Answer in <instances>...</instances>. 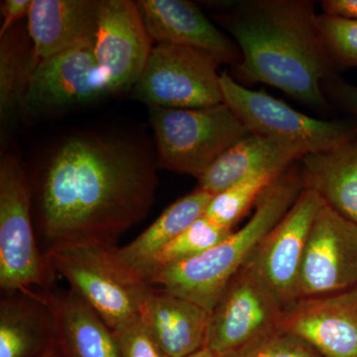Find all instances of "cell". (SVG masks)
I'll return each instance as SVG.
<instances>
[{
  "instance_id": "cell-1",
  "label": "cell",
  "mask_w": 357,
  "mask_h": 357,
  "mask_svg": "<svg viewBox=\"0 0 357 357\" xmlns=\"http://www.w3.org/2000/svg\"><path fill=\"white\" fill-rule=\"evenodd\" d=\"M156 166L130 141L96 135L66 139L32 190L35 229L45 255L114 248L153 206Z\"/></svg>"
},
{
  "instance_id": "cell-2",
  "label": "cell",
  "mask_w": 357,
  "mask_h": 357,
  "mask_svg": "<svg viewBox=\"0 0 357 357\" xmlns=\"http://www.w3.org/2000/svg\"><path fill=\"white\" fill-rule=\"evenodd\" d=\"M310 0H241L227 2L217 20L236 40L241 60L234 75L241 82L280 89L314 109L330 102L326 79L337 76Z\"/></svg>"
},
{
  "instance_id": "cell-3",
  "label": "cell",
  "mask_w": 357,
  "mask_h": 357,
  "mask_svg": "<svg viewBox=\"0 0 357 357\" xmlns=\"http://www.w3.org/2000/svg\"><path fill=\"white\" fill-rule=\"evenodd\" d=\"M299 163L268 185L243 227L198 257L162 268L148 285L196 303L211 314L229 281L299 198L304 189Z\"/></svg>"
},
{
  "instance_id": "cell-4",
  "label": "cell",
  "mask_w": 357,
  "mask_h": 357,
  "mask_svg": "<svg viewBox=\"0 0 357 357\" xmlns=\"http://www.w3.org/2000/svg\"><path fill=\"white\" fill-rule=\"evenodd\" d=\"M150 107L157 167L199 178L249 130L225 102L204 109Z\"/></svg>"
},
{
  "instance_id": "cell-5",
  "label": "cell",
  "mask_w": 357,
  "mask_h": 357,
  "mask_svg": "<svg viewBox=\"0 0 357 357\" xmlns=\"http://www.w3.org/2000/svg\"><path fill=\"white\" fill-rule=\"evenodd\" d=\"M56 272L43 252L33 218L32 185L18 157L0 163V288L1 293L50 290Z\"/></svg>"
},
{
  "instance_id": "cell-6",
  "label": "cell",
  "mask_w": 357,
  "mask_h": 357,
  "mask_svg": "<svg viewBox=\"0 0 357 357\" xmlns=\"http://www.w3.org/2000/svg\"><path fill=\"white\" fill-rule=\"evenodd\" d=\"M225 103L249 132L261 136L300 156L331 149L357 137L351 121H321L294 109L264 91H252L222 73Z\"/></svg>"
},
{
  "instance_id": "cell-7",
  "label": "cell",
  "mask_w": 357,
  "mask_h": 357,
  "mask_svg": "<svg viewBox=\"0 0 357 357\" xmlns=\"http://www.w3.org/2000/svg\"><path fill=\"white\" fill-rule=\"evenodd\" d=\"M222 61L208 52L155 44L133 86L135 98L149 107L204 109L225 102L218 67Z\"/></svg>"
},
{
  "instance_id": "cell-8",
  "label": "cell",
  "mask_w": 357,
  "mask_h": 357,
  "mask_svg": "<svg viewBox=\"0 0 357 357\" xmlns=\"http://www.w3.org/2000/svg\"><path fill=\"white\" fill-rule=\"evenodd\" d=\"M61 275L112 331L139 319L143 299L151 286L124 277L110 262L105 248H70L46 253Z\"/></svg>"
},
{
  "instance_id": "cell-9",
  "label": "cell",
  "mask_w": 357,
  "mask_h": 357,
  "mask_svg": "<svg viewBox=\"0 0 357 357\" xmlns=\"http://www.w3.org/2000/svg\"><path fill=\"white\" fill-rule=\"evenodd\" d=\"M283 303L250 261L227 284L211 312L206 347L218 356L280 328Z\"/></svg>"
},
{
  "instance_id": "cell-10",
  "label": "cell",
  "mask_w": 357,
  "mask_h": 357,
  "mask_svg": "<svg viewBox=\"0 0 357 357\" xmlns=\"http://www.w3.org/2000/svg\"><path fill=\"white\" fill-rule=\"evenodd\" d=\"M357 286V225L324 204L312 222L298 280V300Z\"/></svg>"
},
{
  "instance_id": "cell-11",
  "label": "cell",
  "mask_w": 357,
  "mask_h": 357,
  "mask_svg": "<svg viewBox=\"0 0 357 357\" xmlns=\"http://www.w3.org/2000/svg\"><path fill=\"white\" fill-rule=\"evenodd\" d=\"M107 77L98 64L95 46H84L39 61L33 72L24 109L52 114L109 95Z\"/></svg>"
},
{
  "instance_id": "cell-12",
  "label": "cell",
  "mask_w": 357,
  "mask_h": 357,
  "mask_svg": "<svg viewBox=\"0 0 357 357\" xmlns=\"http://www.w3.org/2000/svg\"><path fill=\"white\" fill-rule=\"evenodd\" d=\"M153 44L136 1H100L95 55L110 93L133 89L147 64Z\"/></svg>"
},
{
  "instance_id": "cell-13",
  "label": "cell",
  "mask_w": 357,
  "mask_h": 357,
  "mask_svg": "<svg viewBox=\"0 0 357 357\" xmlns=\"http://www.w3.org/2000/svg\"><path fill=\"white\" fill-rule=\"evenodd\" d=\"M324 204L316 192L304 188L249 259L285 307L298 300V280L307 237Z\"/></svg>"
},
{
  "instance_id": "cell-14",
  "label": "cell",
  "mask_w": 357,
  "mask_h": 357,
  "mask_svg": "<svg viewBox=\"0 0 357 357\" xmlns=\"http://www.w3.org/2000/svg\"><path fill=\"white\" fill-rule=\"evenodd\" d=\"M280 326L321 357H357V286L296 301L284 310Z\"/></svg>"
},
{
  "instance_id": "cell-15",
  "label": "cell",
  "mask_w": 357,
  "mask_h": 357,
  "mask_svg": "<svg viewBox=\"0 0 357 357\" xmlns=\"http://www.w3.org/2000/svg\"><path fill=\"white\" fill-rule=\"evenodd\" d=\"M136 3L153 43L199 49L234 67L241 62V53L236 43L218 29L192 2L139 0Z\"/></svg>"
},
{
  "instance_id": "cell-16",
  "label": "cell",
  "mask_w": 357,
  "mask_h": 357,
  "mask_svg": "<svg viewBox=\"0 0 357 357\" xmlns=\"http://www.w3.org/2000/svg\"><path fill=\"white\" fill-rule=\"evenodd\" d=\"M102 0H32L28 34L35 60L95 46Z\"/></svg>"
},
{
  "instance_id": "cell-17",
  "label": "cell",
  "mask_w": 357,
  "mask_h": 357,
  "mask_svg": "<svg viewBox=\"0 0 357 357\" xmlns=\"http://www.w3.org/2000/svg\"><path fill=\"white\" fill-rule=\"evenodd\" d=\"M213 197L210 192L196 189L178 199L130 243L105 248L110 262L129 280L148 285L156 256L204 215Z\"/></svg>"
},
{
  "instance_id": "cell-18",
  "label": "cell",
  "mask_w": 357,
  "mask_h": 357,
  "mask_svg": "<svg viewBox=\"0 0 357 357\" xmlns=\"http://www.w3.org/2000/svg\"><path fill=\"white\" fill-rule=\"evenodd\" d=\"M58 347L55 317L41 290L2 293L0 357H41Z\"/></svg>"
},
{
  "instance_id": "cell-19",
  "label": "cell",
  "mask_w": 357,
  "mask_h": 357,
  "mask_svg": "<svg viewBox=\"0 0 357 357\" xmlns=\"http://www.w3.org/2000/svg\"><path fill=\"white\" fill-rule=\"evenodd\" d=\"M210 318L196 303L155 287L139 312L142 326L170 357H187L206 347Z\"/></svg>"
},
{
  "instance_id": "cell-20",
  "label": "cell",
  "mask_w": 357,
  "mask_h": 357,
  "mask_svg": "<svg viewBox=\"0 0 357 357\" xmlns=\"http://www.w3.org/2000/svg\"><path fill=\"white\" fill-rule=\"evenodd\" d=\"M53 312L64 357H119L114 331L76 292L41 290Z\"/></svg>"
},
{
  "instance_id": "cell-21",
  "label": "cell",
  "mask_w": 357,
  "mask_h": 357,
  "mask_svg": "<svg viewBox=\"0 0 357 357\" xmlns=\"http://www.w3.org/2000/svg\"><path fill=\"white\" fill-rule=\"evenodd\" d=\"M303 185L357 225V137L300 160Z\"/></svg>"
},
{
  "instance_id": "cell-22",
  "label": "cell",
  "mask_w": 357,
  "mask_h": 357,
  "mask_svg": "<svg viewBox=\"0 0 357 357\" xmlns=\"http://www.w3.org/2000/svg\"><path fill=\"white\" fill-rule=\"evenodd\" d=\"M300 160L290 150L251 133L230 147L198 178L197 189L215 196L262 171L283 172Z\"/></svg>"
},
{
  "instance_id": "cell-23",
  "label": "cell",
  "mask_w": 357,
  "mask_h": 357,
  "mask_svg": "<svg viewBox=\"0 0 357 357\" xmlns=\"http://www.w3.org/2000/svg\"><path fill=\"white\" fill-rule=\"evenodd\" d=\"M0 39V115L4 126L16 112L24 109L37 62L32 44L13 28Z\"/></svg>"
},
{
  "instance_id": "cell-24",
  "label": "cell",
  "mask_w": 357,
  "mask_h": 357,
  "mask_svg": "<svg viewBox=\"0 0 357 357\" xmlns=\"http://www.w3.org/2000/svg\"><path fill=\"white\" fill-rule=\"evenodd\" d=\"M283 172L262 171L218 192L211 199L204 215L218 225L232 229L256 204L268 185Z\"/></svg>"
},
{
  "instance_id": "cell-25",
  "label": "cell",
  "mask_w": 357,
  "mask_h": 357,
  "mask_svg": "<svg viewBox=\"0 0 357 357\" xmlns=\"http://www.w3.org/2000/svg\"><path fill=\"white\" fill-rule=\"evenodd\" d=\"M234 232V229L218 225L206 215H202L156 256L150 279L162 268L198 257L208 249L223 243Z\"/></svg>"
},
{
  "instance_id": "cell-26",
  "label": "cell",
  "mask_w": 357,
  "mask_h": 357,
  "mask_svg": "<svg viewBox=\"0 0 357 357\" xmlns=\"http://www.w3.org/2000/svg\"><path fill=\"white\" fill-rule=\"evenodd\" d=\"M218 357L321 356L311 345L280 326Z\"/></svg>"
},
{
  "instance_id": "cell-27",
  "label": "cell",
  "mask_w": 357,
  "mask_h": 357,
  "mask_svg": "<svg viewBox=\"0 0 357 357\" xmlns=\"http://www.w3.org/2000/svg\"><path fill=\"white\" fill-rule=\"evenodd\" d=\"M317 23L326 51L337 69L357 67V20L321 14Z\"/></svg>"
},
{
  "instance_id": "cell-28",
  "label": "cell",
  "mask_w": 357,
  "mask_h": 357,
  "mask_svg": "<svg viewBox=\"0 0 357 357\" xmlns=\"http://www.w3.org/2000/svg\"><path fill=\"white\" fill-rule=\"evenodd\" d=\"M119 357H170L155 342L140 319L114 331Z\"/></svg>"
},
{
  "instance_id": "cell-29",
  "label": "cell",
  "mask_w": 357,
  "mask_h": 357,
  "mask_svg": "<svg viewBox=\"0 0 357 357\" xmlns=\"http://www.w3.org/2000/svg\"><path fill=\"white\" fill-rule=\"evenodd\" d=\"M323 91L328 100L349 114L357 115V86L345 83L335 76L323 83Z\"/></svg>"
},
{
  "instance_id": "cell-30",
  "label": "cell",
  "mask_w": 357,
  "mask_h": 357,
  "mask_svg": "<svg viewBox=\"0 0 357 357\" xmlns=\"http://www.w3.org/2000/svg\"><path fill=\"white\" fill-rule=\"evenodd\" d=\"M32 0H6L1 4L2 20L0 38L13 29L17 21L29 15Z\"/></svg>"
},
{
  "instance_id": "cell-31",
  "label": "cell",
  "mask_w": 357,
  "mask_h": 357,
  "mask_svg": "<svg viewBox=\"0 0 357 357\" xmlns=\"http://www.w3.org/2000/svg\"><path fill=\"white\" fill-rule=\"evenodd\" d=\"M321 6L325 15L357 20V0H324Z\"/></svg>"
},
{
  "instance_id": "cell-32",
  "label": "cell",
  "mask_w": 357,
  "mask_h": 357,
  "mask_svg": "<svg viewBox=\"0 0 357 357\" xmlns=\"http://www.w3.org/2000/svg\"><path fill=\"white\" fill-rule=\"evenodd\" d=\"M187 357H218L217 354H213V351H210L208 347H203L199 351L195 352L191 356Z\"/></svg>"
},
{
  "instance_id": "cell-33",
  "label": "cell",
  "mask_w": 357,
  "mask_h": 357,
  "mask_svg": "<svg viewBox=\"0 0 357 357\" xmlns=\"http://www.w3.org/2000/svg\"><path fill=\"white\" fill-rule=\"evenodd\" d=\"M41 357H64L62 356V354H61L60 349H58L57 351H55L54 352H51V354H47V356H41Z\"/></svg>"
}]
</instances>
